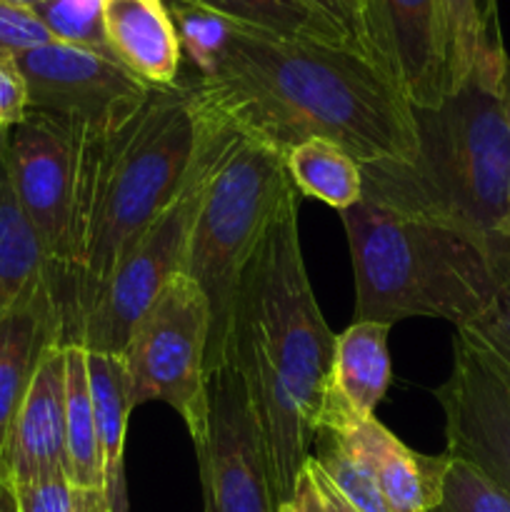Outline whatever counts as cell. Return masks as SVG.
Wrapping results in <instances>:
<instances>
[{
	"label": "cell",
	"instance_id": "d6a6232c",
	"mask_svg": "<svg viewBox=\"0 0 510 512\" xmlns=\"http://www.w3.org/2000/svg\"><path fill=\"white\" fill-rule=\"evenodd\" d=\"M280 512H325L323 500H320V493L318 488H315V480L313 475H310L308 465H305L303 473L298 475L293 495L280 505Z\"/></svg>",
	"mask_w": 510,
	"mask_h": 512
},
{
	"label": "cell",
	"instance_id": "ffe728a7",
	"mask_svg": "<svg viewBox=\"0 0 510 512\" xmlns=\"http://www.w3.org/2000/svg\"><path fill=\"white\" fill-rule=\"evenodd\" d=\"M48 255L25 218L0 155V318L30 290L48 283Z\"/></svg>",
	"mask_w": 510,
	"mask_h": 512
},
{
	"label": "cell",
	"instance_id": "603a6c76",
	"mask_svg": "<svg viewBox=\"0 0 510 512\" xmlns=\"http://www.w3.org/2000/svg\"><path fill=\"white\" fill-rule=\"evenodd\" d=\"M200 3L235 23L268 30L283 38H310L358 48L333 20L310 8L305 0H200Z\"/></svg>",
	"mask_w": 510,
	"mask_h": 512
},
{
	"label": "cell",
	"instance_id": "52a82bcc",
	"mask_svg": "<svg viewBox=\"0 0 510 512\" xmlns=\"http://www.w3.org/2000/svg\"><path fill=\"white\" fill-rule=\"evenodd\" d=\"M190 98H193L195 113H198V148H195L193 165L173 200L160 210L158 218L148 225L138 243L120 260L110 283L95 300L93 310L78 333V343H75L83 345L85 350L108 355L123 353L130 330L145 313V308L153 303L155 295L163 290L170 278L185 273L190 238H193L205 190H208L215 165L233 135V125L205 108L195 98L193 90H190Z\"/></svg>",
	"mask_w": 510,
	"mask_h": 512
},
{
	"label": "cell",
	"instance_id": "ba28073f",
	"mask_svg": "<svg viewBox=\"0 0 510 512\" xmlns=\"http://www.w3.org/2000/svg\"><path fill=\"white\" fill-rule=\"evenodd\" d=\"M208 335V298L188 273H178L145 308L120 353L133 408L170 405L188 428L193 445L203 440L208 425Z\"/></svg>",
	"mask_w": 510,
	"mask_h": 512
},
{
	"label": "cell",
	"instance_id": "f1b7e54d",
	"mask_svg": "<svg viewBox=\"0 0 510 512\" xmlns=\"http://www.w3.org/2000/svg\"><path fill=\"white\" fill-rule=\"evenodd\" d=\"M53 35L45 28L38 13L20 5H10L0 0V55L15 58L20 53L53 43Z\"/></svg>",
	"mask_w": 510,
	"mask_h": 512
},
{
	"label": "cell",
	"instance_id": "d6986e66",
	"mask_svg": "<svg viewBox=\"0 0 510 512\" xmlns=\"http://www.w3.org/2000/svg\"><path fill=\"white\" fill-rule=\"evenodd\" d=\"M88 378L93 393L98 448L103 463V490L108 495L110 512H125V425L133 410L128 390V375L120 355L88 350Z\"/></svg>",
	"mask_w": 510,
	"mask_h": 512
},
{
	"label": "cell",
	"instance_id": "74e56055",
	"mask_svg": "<svg viewBox=\"0 0 510 512\" xmlns=\"http://www.w3.org/2000/svg\"><path fill=\"white\" fill-rule=\"evenodd\" d=\"M3 3H10V5H20V8H40V5L45 3V0H3Z\"/></svg>",
	"mask_w": 510,
	"mask_h": 512
},
{
	"label": "cell",
	"instance_id": "7402d4cb",
	"mask_svg": "<svg viewBox=\"0 0 510 512\" xmlns=\"http://www.w3.org/2000/svg\"><path fill=\"white\" fill-rule=\"evenodd\" d=\"M285 168L298 195L320 200L338 213L363 200L360 163L330 140L310 138L290 148Z\"/></svg>",
	"mask_w": 510,
	"mask_h": 512
},
{
	"label": "cell",
	"instance_id": "7c38bea8",
	"mask_svg": "<svg viewBox=\"0 0 510 512\" xmlns=\"http://www.w3.org/2000/svg\"><path fill=\"white\" fill-rule=\"evenodd\" d=\"M435 398L445 415V453L473 463L510 495V370L455 330L453 370Z\"/></svg>",
	"mask_w": 510,
	"mask_h": 512
},
{
	"label": "cell",
	"instance_id": "d4e9b609",
	"mask_svg": "<svg viewBox=\"0 0 510 512\" xmlns=\"http://www.w3.org/2000/svg\"><path fill=\"white\" fill-rule=\"evenodd\" d=\"M165 5L173 18L180 50L198 70V78H208L223 58L233 20L215 13L200 0H165Z\"/></svg>",
	"mask_w": 510,
	"mask_h": 512
},
{
	"label": "cell",
	"instance_id": "9c48e42d",
	"mask_svg": "<svg viewBox=\"0 0 510 512\" xmlns=\"http://www.w3.org/2000/svg\"><path fill=\"white\" fill-rule=\"evenodd\" d=\"M13 60L25 80L28 110L55 115L83 135L115 133L155 90L115 58L58 40Z\"/></svg>",
	"mask_w": 510,
	"mask_h": 512
},
{
	"label": "cell",
	"instance_id": "6da1fadb",
	"mask_svg": "<svg viewBox=\"0 0 510 512\" xmlns=\"http://www.w3.org/2000/svg\"><path fill=\"white\" fill-rule=\"evenodd\" d=\"M190 90L238 133L283 155L325 138L360 165L405 163L418 145L410 103L353 45L283 38L233 20L218 68Z\"/></svg>",
	"mask_w": 510,
	"mask_h": 512
},
{
	"label": "cell",
	"instance_id": "e575fe53",
	"mask_svg": "<svg viewBox=\"0 0 510 512\" xmlns=\"http://www.w3.org/2000/svg\"><path fill=\"white\" fill-rule=\"evenodd\" d=\"M70 512H110L108 495L103 488H73V510Z\"/></svg>",
	"mask_w": 510,
	"mask_h": 512
},
{
	"label": "cell",
	"instance_id": "cb8c5ba5",
	"mask_svg": "<svg viewBox=\"0 0 510 512\" xmlns=\"http://www.w3.org/2000/svg\"><path fill=\"white\" fill-rule=\"evenodd\" d=\"M445 35L448 93L470 75L480 43L498 23L495 0H440Z\"/></svg>",
	"mask_w": 510,
	"mask_h": 512
},
{
	"label": "cell",
	"instance_id": "8fae6325",
	"mask_svg": "<svg viewBox=\"0 0 510 512\" xmlns=\"http://www.w3.org/2000/svg\"><path fill=\"white\" fill-rule=\"evenodd\" d=\"M208 425L198 445L205 512H280L263 435L233 363L208 373Z\"/></svg>",
	"mask_w": 510,
	"mask_h": 512
},
{
	"label": "cell",
	"instance_id": "4316f807",
	"mask_svg": "<svg viewBox=\"0 0 510 512\" xmlns=\"http://www.w3.org/2000/svg\"><path fill=\"white\" fill-rule=\"evenodd\" d=\"M495 290L483 313L463 328L510 370V233L495 235Z\"/></svg>",
	"mask_w": 510,
	"mask_h": 512
},
{
	"label": "cell",
	"instance_id": "ab89813d",
	"mask_svg": "<svg viewBox=\"0 0 510 512\" xmlns=\"http://www.w3.org/2000/svg\"><path fill=\"white\" fill-rule=\"evenodd\" d=\"M508 233H510V228H508Z\"/></svg>",
	"mask_w": 510,
	"mask_h": 512
},
{
	"label": "cell",
	"instance_id": "f546056e",
	"mask_svg": "<svg viewBox=\"0 0 510 512\" xmlns=\"http://www.w3.org/2000/svg\"><path fill=\"white\" fill-rule=\"evenodd\" d=\"M20 512H70L73 510V485L68 478L40 480V483L15 485Z\"/></svg>",
	"mask_w": 510,
	"mask_h": 512
},
{
	"label": "cell",
	"instance_id": "8d00e7d4",
	"mask_svg": "<svg viewBox=\"0 0 510 512\" xmlns=\"http://www.w3.org/2000/svg\"><path fill=\"white\" fill-rule=\"evenodd\" d=\"M503 105L505 113H508V123H510V60L505 65V75H503Z\"/></svg>",
	"mask_w": 510,
	"mask_h": 512
},
{
	"label": "cell",
	"instance_id": "83f0119b",
	"mask_svg": "<svg viewBox=\"0 0 510 512\" xmlns=\"http://www.w3.org/2000/svg\"><path fill=\"white\" fill-rule=\"evenodd\" d=\"M443 493L430 512H510V495L468 460L448 455Z\"/></svg>",
	"mask_w": 510,
	"mask_h": 512
},
{
	"label": "cell",
	"instance_id": "836d02e7",
	"mask_svg": "<svg viewBox=\"0 0 510 512\" xmlns=\"http://www.w3.org/2000/svg\"><path fill=\"white\" fill-rule=\"evenodd\" d=\"M308 470H310V475H313V480H315V488H318V493H320V500H323V510L325 512H358L353 508V505L348 503V500L343 498V495L338 493V490H335V485L330 483L328 478H325L323 473H320L318 470V465L313 463V460L308 458Z\"/></svg>",
	"mask_w": 510,
	"mask_h": 512
},
{
	"label": "cell",
	"instance_id": "30bf717a",
	"mask_svg": "<svg viewBox=\"0 0 510 512\" xmlns=\"http://www.w3.org/2000/svg\"><path fill=\"white\" fill-rule=\"evenodd\" d=\"M0 155L15 198L43 243L50 265L48 280H53L68 258L80 133L55 115L28 110L18 123L5 128Z\"/></svg>",
	"mask_w": 510,
	"mask_h": 512
},
{
	"label": "cell",
	"instance_id": "484cf974",
	"mask_svg": "<svg viewBox=\"0 0 510 512\" xmlns=\"http://www.w3.org/2000/svg\"><path fill=\"white\" fill-rule=\"evenodd\" d=\"M35 13L58 43L113 58L105 38V0H45Z\"/></svg>",
	"mask_w": 510,
	"mask_h": 512
},
{
	"label": "cell",
	"instance_id": "277c9868",
	"mask_svg": "<svg viewBox=\"0 0 510 512\" xmlns=\"http://www.w3.org/2000/svg\"><path fill=\"white\" fill-rule=\"evenodd\" d=\"M508 60L495 23L468 78L435 108H413L418 135L413 158L360 165L363 200L470 233H508L510 123L503 105Z\"/></svg>",
	"mask_w": 510,
	"mask_h": 512
},
{
	"label": "cell",
	"instance_id": "2e32d148",
	"mask_svg": "<svg viewBox=\"0 0 510 512\" xmlns=\"http://www.w3.org/2000/svg\"><path fill=\"white\" fill-rule=\"evenodd\" d=\"M393 325L353 320L335 340L328 398L318 430L348 428L375 418L390 385L388 335ZM315 430V433H318Z\"/></svg>",
	"mask_w": 510,
	"mask_h": 512
},
{
	"label": "cell",
	"instance_id": "4dcf8cb0",
	"mask_svg": "<svg viewBox=\"0 0 510 512\" xmlns=\"http://www.w3.org/2000/svg\"><path fill=\"white\" fill-rule=\"evenodd\" d=\"M28 113V90L13 58L0 55V125L18 123Z\"/></svg>",
	"mask_w": 510,
	"mask_h": 512
},
{
	"label": "cell",
	"instance_id": "8992f818",
	"mask_svg": "<svg viewBox=\"0 0 510 512\" xmlns=\"http://www.w3.org/2000/svg\"><path fill=\"white\" fill-rule=\"evenodd\" d=\"M290 193L295 185L285 155L233 128L205 190L185 265L210 305L205 378L230 363V320L240 273Z\"/></svg>",
	"mask_w": 510,
	"mask_h": 512
},
{
	"label": "cell",
	"instance_id": "9a60e30c",
	"mask_svg": "<svg viewBox=\"0 0 510 512\" xmlns=\"http://www.w3.org/2000/svg\"><path fill=\"white\" fill-rule=\"evenodd\" d=\"M50 345H63V325L50 283H43L0 318V478H8L5 450L10 430Z\"/></svg>",
	"mask_w": 510,
	"mask_h": 512
},
{
	"label": "cell",
	"instance_id": "ac0fdd59",
	"mask_svg": "<svg viewBox=\"0 0 510 512\" xmlns=\"http://www.w3.org/2000/svg\"><path fill=\"white\" fill-rule=\"evenodd\" d=\"M105 38L113 58L145 85H178L183 50L165 0H105Z\"/></svg>",
	"mask_w": 510,
	"mask_h": 512
},
{
	"label": "cell",
	"instance_id": "5bb4252c",
	"mask_svg": "<svg viewBox=\"0 0 510 512\" xmlns=\"http://www.w3.org/2000/svg\"><path fill=\"white\" fill-rule=\"evenodd\" d=\"M65 468V348L50 345L10 430L5 475L23 485L68 478Z\"/></svg>",
	"mask_w": 510,
	"mask_h": 512
},
{
	"label": "cell",
	"instance_id": "4fadbf2b",
	"mask_svg": "<svg viewBox=\"0 0 510 512\" xmlns=\"http://www.w3.org/2000/svg\"><path fill=\"white\" fill-rule=\"evenodd\" d=\"M368 58L410 108H435L448 95L440 0H360Z\"/></svg>",
	"mask_w": 510,
	"mask_h": 512
},
{
	"label": "cell",
	"instance_id": "5b68a950",
	"mask_svg": "<svg viewBox=\"0 0 510 512\" xmlns=\"http://www.w3.org/2000/svg\"><path fill=\"white\" fill-rule=\"evenodd\" d=\"M355 275V320H448L463 330L495 290V235L360 200L340 213Z\"/></svg>",
	"mask_w": 510,
	"mask_h": 512
},
{
	"label": "cell",
	"instance_id": "f35d334b",
	"mask_svg": "<svg viewBox=\"0 0 510 512\" xmlns=\"http://www.w3.org/2000/svg\"><path fill=\"white\" fill-rule=\"evenodd\" d=\"M3 133H5V125H0V138H3Z\"/></svg>",
	"mask_w": 510,
	"mask_h": 512
},
{
	"label": "cell",
	"instance_id": "1f68e13d",
	"mask_svg": "<svg viewBox=\"0 0 510 512\" xmlns=\"http://www.w3.org/2000/svg\"><path fill=\"white\" fill-rule=\"evenodd\" d=\"M305 3H308L310 8L318 10V13H323L328 20H333V23L365 53L363 10H360V0H305Z\"/></svg>",
	"mask_w": 510,
	"mask_h": 512
},
{
	"label": "cell",
	"instance_id": "3957f363",
	"mask_svg": "<svg viewBox=\"0 0 510 512\" xmlns=\"http://www.w3.org/2000/svg\"><path fill=\"white\" fill-rule=\"evenodd\" d=\"M198 148L188 83L155 88L110 135L80 133L78 188L68 258L50 283L63 345L78 333L120 260L173 200Z\"/></svg>",
	"mask_w": 510,
	"mask_h": 512
},
{
	"label": "cell",
	"instance_id": "7a4b0ae2",
	"mask_svg": "<svg viewBox=\"0 0 510 512\" xmlns=\"http://www.w3.org/2000/svg\"><path fill=\"white\" fill-rule=\"evenodd\" d=\"M298 205L295 190L270 218L240 273L230 320V363L248 390L280 503L310 458L338 340L305 273Z\"/></svg>",
	"mask_w": 510,
	"mask_h": 512
},
{
	"label": "cell",
	"instance_id": "44dd1931",
	"mask_svg": "<svg viewBox=\"0 0 510 512\" xmlns=\"http://www.w3.org/2000/svg\"><path fill=\"white\" fill-rule=\"evenodd\" d=\"M65 348V455L68 483L73 488H103V463L98 448L93 393L88 378V350Z\"/></svg>",
	"mask_w": 510,
	"mask_h": 512
},
{
	"label": "cell",
	"instance_id": "e0dca14e",
	"mask_svg": "<svg viewBox=\"0 0 510 512\" xmlns=\"http://www.w3.org/2000/svg\"><path fill=\"white\" fill-rule=\"evenodd\" d=\"M338 433H343L370 465L390 512H430L438 505L450 463L448 453H415L375 418L338 428Z\"/></svg>",
	"mask_w": 510,
	"mask_h": 512
},
{
	"label": "cell",
	"instance_id": "d590c367",
	"mask_svg": "<svg viewBox=\"0 0 510 512\" xmlns=\"http://www.w3.org/2000/svg\"><path fill=\"white\" fill-rule=\"evenodd\" d=\"M0 512H20L18 493L8 478H0Z\"/></svg>",
	"mask_w": 510,
	"mask_h": 512
}]
</instances>
